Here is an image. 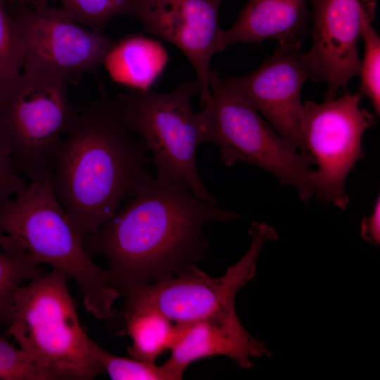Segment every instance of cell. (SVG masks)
<instances>
[{"instance_id": "1", "label": "cell", "mask_w": 380, "mask_h": 380, "mask_svg": "<svg viewBox=\"0 0 380 380\" xmlns=\"http://www.w3.org/2000/svg\"><path fill=\"white\" fill-rule=\"evenodd\" d=\"M132 199L96 231L83 236L88 254L107 262L120 291L172 277L206 258L203 226L240 219L217 202L203 200L179 180L143 177Z\"/></svg>"}, {"instance_id": "2", "label": "cell", "mask_w": 380, "mask_h": 380, "mask_svg": "<svg viewBox=\"0 0 380 380\" xmlns=\"http://www.w3.org/2000/svg\"><path fill=\"white\" fill-rule=\"evenodd\" d=\"M133 134L114 98L75 108L56 155L51 183L82 236L109 219L148 173V151Z\"/></svg>"}, {"instance_id": "3", "label": "cell", "mask_w": 380, "mask_h": 380, "mask_svg": "<svg viewBox=\"0 0 380 380\" xmlns=\"http://www.w3.org/2000/svg\"><path fill=\"white\" fill-rule=\"evenodd\" d=\"M0 232L19 241L36 264L49 265L72 279L91 315L106 322L114 319L113 305L120 293L108 271L91 260L51 179L30 181L0 204Z\"/></svg>"}, {"instance_id": "4", "label": "cell", "mask_w": 380, "mask_h": 380, "mask_svg": "<svg viewBox=\"0 0 380 380\" xmlns=\"http://www.w3.org/2000/svg\"><path fill=\"white\" fill-rule=\"evenodd\" d=\"M61 271L34 276L16 290L6 334L54 380H90L103 371L94 357Z\"/></svg>"}, {"instance_id": "5", "label": "cell", "mask_w": 380, "mask_h": 380, "mask_svg": "<svg viewBox=\"0 0 380 380\" xmlns=\"http://www.w3.org/2000/svg\"><path fill=\"white\" fill-rule=\"evenodd\" d=\"M63 75L20 72L0 89V141L30 181L51 179L56 155L75 115Z\"/></svg>"}, {"instance_id": "6", "label": "cell", "mask_w": 380, "mask_h": 380, "mask_svg": "<svg viewBox=\"0 0 380 380\" xmlns=\"http://www.w3.org/2000/svg\"><path fill=\"white\" fill-rule=\"evenodd\" d=\"M210 103L201 110L207 141L215 144L225 165L245 163L265 170L283 186L293 187L308 203L315 195L313 159L281 136L253 107L227 89L211 70Z\"/></svg>"}, {"instance_id": "7", "label": "cell", "mask_w": 380, "mask_h": 380, "mask_svg": "<svg viewBox=\"0 0 380 380\" xmlns=\"http://www.w3.org/2000/svg\"><path fill=\"white\" fill-rule=\"evenodd\" d=\"M200 93L197 80L185 81L167 93L148 89L120 94L114 99L128 127L153 153L156 177L182 181L197 198L216 202L196 169L197 147L207 141L203 115L191 106V98Z\"/></svg>"}, {"instance_id": "8", "label": "cell", "mask_w": 380, "mask_h": 380, "mask_svg": "<svg viewBox=\"0 0 380 380\" xmlns=\"http://www.w3.org/2000/svg\"><path fill=\"white\" fill-rule=\"evenodd\" d=\"M248 234L249 248L222 276L212 278L191 265L158 281L122 289L123 307L154 310L176 324L239 319L236 293L254 277L263 245L277 238L273 228L259 222L251 224Z\"/></svg>"}, {"instance_id": "9", "label": "cell", "mask_w": 380, "mask_h": 380, "mask_svg": "<svg viewBox=\"0 0 380 380\" xmlns=\"http://www.w3.org/2000/svg\"><path fill=\"white\" fill-rule=\"evenodd\" d=\"M362 96L346 93L321 103H303L300 138L303 153L310 156L315 170V194L319 201L342 210L350 203L345 184L349 172L365 157L362 137L376 122L361 108Z\"/></svg>"}, {"instance_id": "10", "label": "cell", "mask_w": 380, "mask_h": 380, "mask_svg": "<svg viewBox=\"0 0 380 380\" xmlns=\"http://www.w3.org/2000/svg\"><path fill=\"white\" fill-rule=\"evenodd\" d=\"M23 51L24 72H51L70 82L98 70L115 41L70 19L47 1L8 4Z\"/></svg>"}, {"instance_id": "11", "label": "cell", "mask_w": 380, "mask_h": 380, "mask_svg": "<svg viewBox=\"0 0 380 380\" xmlns=\"http://www.w3.org/2000/svg\"><path fill=\"white\" fill-rule=\"evenodd\" d=\"M224 1L134 0L129 13L146 31L174 44L186 56L196 75L202 107L212 99L210 61L224 49V30L218 20Z\"/></svg>"}, {"instance_id": "12", "label": "cell", "mask_w": 380, "mask_h": 380, "mask_svg": "<svg viewBox=\"0 0 380 380\" xmlns=\"http://www.w3.org/2000/svg\"><path fill=\"white\" fill-rule=\"evenodd\" d=\"M300 47L279 44L254 70L243 76L221 77V81L303 153L300 91L307 80H312V75Z\"/></svg>"}, {"instance_id": "13", "label": "cell", "mask_w": 380, "mask_h": 380, "mask_svg": "<svg viewBox=\"0 0 380 380\" xmlns=\"http://www.w3.org/2000/svg\"><path fill=\"white\" fill-rule=\"evenodd\" d=\"M312 45L304 53L312 80L324 82V99L358 76L363 18L376 0H311Z\"/></svg>"}, {"instance_id": "14", "label": "cell", "mask_w": 380, "mask_h": 380, "mask_svg": "<svg viewBox=\"0 0 380 380\" xmlns=\"http://www.w3.org/2000/svg\"><path fill=\"white\" fill-rule=\"evenodd\" d=\"M180 334L164 363L182 379L186 368L203 358L222 355L232 358L239 367H253L251 357L267 355L262 343L246 331L239 319L230 321L203 320L181 324Z\"/></svg>"}, {"instance_id": "15", "label": "cell", "mask_w": 380, "mask_h": 380, "mask_svg": "<svg viewBox=\"0 0 380 380\" xmlns=\"http://www.w3.org/2000/svg\"><path fill=\"white\" fill-rule=\"evenodd\" d=\"M309 22L307 0H248L232 26L224 30V47L267 39L300 46Z\"/></svg>"}, {"instance_id": "16", "label": "cell", "mask_w": 380, "mask_h": 380, "mask_svg": "<svg viewBox=\"0 0 380 380\" xmlns=\"http://www.w3.org/2000/svg\"><path fill=\"white\" fill-rule=\"evenodd\" d=\"M167 61L166 51L158 42L132 34L115 41L103 65L115 82L145 91L150 89Z\"/></svg>"}, {"instance_id": "17", "label": "cell", "mask_w": 380, "mask_h": 380, "mask_svg": "<svg viewBox=\"0 0 380 380\" xmlns=\"http://www.w3.org/2000/svg\"><path fill=\"white\" fill-rule=\"evenodd\" d=\"M120 316L123 321L121 334H127L132 343L127 352L131 358L150 363L177 341L182 324H176L159 312L141 308H124Z\"/></svg>"}, {"instance_id": "18", "label": "cell", "mask_w": 380, "mask_h": 380, "mask_svg": "<svg viewBox=\"0 0 380 380\" xmlns=\"http://www.w3.org/2000/svg\"><path fill=\"white\" fill-rule=\"evenodd\" d=\"M38 265L26 251H0V325H8L15 293L40 272Z\"/></svg>"}, {"instance_id": "19", "label": "cell", "mask_w": 380, "mask_h": 380, "mask_svg": "<svg viewBox=\"0 0 380 380\" xmlns=\"http://www.w3.org/2000/svg\"><path fill=\"white\" fill-rule=\"evenodd\" d=\"M376 3L367 11L362 21L361 38L364 43L358 76L360 94L370 101L375 115L380 114V37L373 26Z\"/></svg>"}, {"instance_id": "20", "label": "cell", "mask_w": 380, "mask_h": 380, "mask_svg": "<svg viewBox=\"0 0 380 380\" xmlns=\"http://www.w3.org/2000/svg\"><path fill=\"white\" fill-rule=\"evenodd\" d=\"M134 0H59L58 10L70 19L103 32L111 20L128 15Z\"/></svg>"}, {"instance_id": "21", "label": "cell", "mask_w": 380, "mask_h": 380, "mask_svg": "<svg viewBox=\"0 0 380 380\" xmlns=\"http://www.w3.org/2000/svg\"><path fill=\"white\" fill-rule=\"evenodd\" d=\"M91 349L103 372L113 380H177L165 365L146 362L133 358L118 357L102 348L94 341Z\"/></svg>"}, {"instance_id": "22", "label": "cell", "mask_w": 380, "mask_h": 380, "mask_svg": "<svg viewBox=\"0 0 380 380\" xmlns=\"http://www.w3.org/2000/svg\"><path fill=\"white\" fill-rule=\"evenodd\" d=\"M23 59L20 37L8 4L0 0V89L21 72Z\"/></svg>"}, {"instance_id": "23", "label": "cell", "mask_w": 380, "mask_h": 380, "mask_svg": "<svg viewBox=\"0 0 380 380\" xmlns=\"http://www.w3.org/2000/svg\"><path fill=\"white\" fill-rule=\"evenodd\" d=\"M0 380H54L22 349L0 337Z\"/></svg>"}, {"instance_id": "24", "label": "cell", "mask_w": 380, "mask_h": 380, "mask_svg": "<svg viewBox=\"0 0 380 380\" xmlns=\"http://www.w3.org/2000/svg\"><path fill=\"white\" fill-rule=\"evenodd\" d=\"M26 186L0 141V204L24 189Z\"/></svg>"}, {"instance_id": "25", "label": "cell", "mask_w": 380, "mask_h": 380, "mask_svg": "<svg viewBox=\"0 0 380 380\" xmlns=\"http://www.w3.org/2000/svg\"><path fill=\"white\" fill-rule=\"evenodd\" d=\"M360 236L367 242L374 245L380 243V197L376 198L372 213L361 222Z\"/></svg>"}, {"instance_id": "26", "label": "cell", "mask_w": 380, "mask_h": 380, "mask_svg": "<svg viewBox=\"0 0 380 380\" xmlns=\"http://www.w3.org/2000/svg\"><path fill=\"white\" fill-rule=\"evenodd\" d=\"M0 248L8 251H25L22 244L14 238L0 232Z\"/></svg>"}, {"instance_id": "27", "label": "cell", "mask_w": 380, "mask_h": 380, "mask_svg": "<svg viewBox=\"0 0 380 380\" xmlns=\"http://www.w3.org/2000/svg\"><path fill=\"white\" fill-rule=\"evenodd\" d=\"M8 4H20L25 5H37L44 2H46V0H4Z\"/></svg>"}]
</instances>
